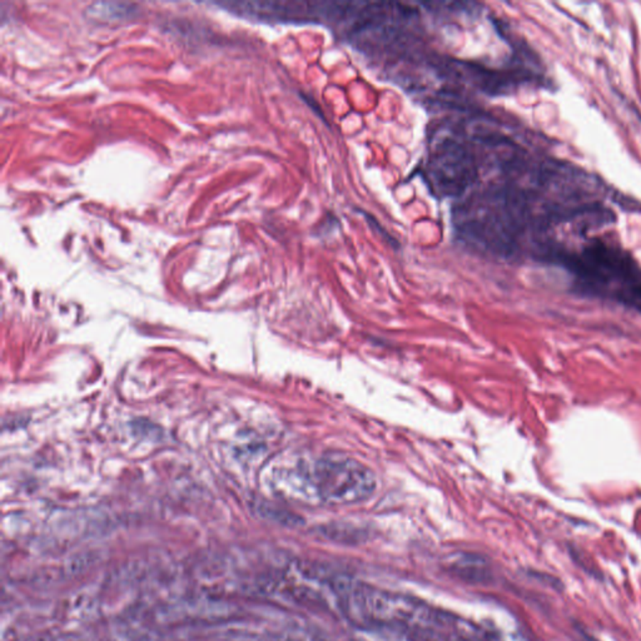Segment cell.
Wrapping results in <instances>:
<instances>
[{
    "label": "cell",
    "instance_id": "obj_1",
    "mask_svg": "<svg viewBox=\"0 0 641 641\" xmlns=\"http://www.w3.org/2000/svg\"><path fill=\"white\" fill-rule=\"evenodd\" d=\"M550 265L571 273L580 292L610 298L641 314L640 266L615 243L594 238L580 252L561 247Z\"/></svg>",
    "mask_w": 641,
    "mask_h": 641
},
{
    "label": "cell",
    "instance_id": "obj_3",
    "mask_svg": "<svg viewBox=\"0 0 641 641\" xmlns=\"http://www.w3.org/2000/svg\"><path fill=\"white\" fill-rule=\"evenodd\" d=\"M427 185L439 198L462 197L478 178V158L466 134H435L424 167Z\"/></svg>",
    "mask_w": 641,
    "mask_h": 641
},
{
    "label": "cell",
    "instance_id": "obj_2",
    "mask_svg": "<svg viewBox=\"0 0 641 641\" xmlns=\"http://www.w3.org/2000/svg\"><path fill=\"white\" fill-rule=\"evenodd\" d=\"M311 496L329 505L359 503L376 490V475L354 457L324 455L298 473Z\"/></svg>",
    "mask_w": 641,
    "mask_h": 641
}]
</instances>
